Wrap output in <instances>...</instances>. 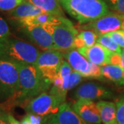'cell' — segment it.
Returning <instances> with one entry per match:
<instances>
[{"label": "cell", "instance_id": "26", "mask_svg": "<svg viewBox=\"0 0 124 124\" xmlns=\"http://www.w3.org/2000/svg\"><path fill=\"white\" fill-rule=\"evenodd\" d=\"M10 37V29L6 22L0 17V41Z\"/></svg>", "mask_w": 124, "mask_h": 124}, {"label": "cell", "instance_id": "11", "mask_svg": "<svg viewBox=\"0 0 124 124\" xmlns=\"http://www.w3.org/2000/svg\"><path fill=\"white\" fill-rule=\"evenodd\" d=\"M45 123L46 124H90L85 121L70 104L66 102L60 106L59 110L55 114L48 116Z\"/></svg>", "mask_w": 124, "mask_h": 124}, {"label": "cell", "instance_id": "16", "mask_svg": "<svg viewBox=\"0 0 124 124\" xmlns=\"http://www.w3.org/2000/svg\"><path fill=\"white\" fill-rule=\"evenodd\" d=\"M41 10L44 13L55 17H64L62 6L59 0H26Z\"/></svg>", "mask_w": 124, "mask_h": 124}, {"label": "cell", "instance_id": "12", "mask_svg": "<svg viewBox=\"0 0 124 124\" xmlns=\"http://www.w3.org/2000/svg\"><path fill=\"white\" fill-rule=\"evenodd\" d=\"M75 97L90 100L108 99L114 97V94L110 90L93 83H87L79 86L75 92Z\"/></svg>", "mask_w": 124, "mask_h": 124}, {"label": "cell", "instance_id": "29", "mask_svg": "<svg viewBox=\"0 0 124 124\" xmlns=\"http://www.w3.org/2000/svg\"><path fill=\"white\" fill-rule=\"evenodd\" d=\"M110 64L119 66L121 65V54L112 53L110 58Z\"/></svg>", "mask_w": 124, "mask_h": 124}, {"label": "cell", "instance_id": "24", "mask_svg": "<svg viewBox=\"0 0 124 124\" xmlns=\"http://www.w3.org/2000/svg\"><path fill=\"white\" fill-rule=\"evenodd\" d=\"M116 124H124V95L116 101Z\"/></svg>", "mask_w": 124, "mask_h": 124}, {"label": "cell", "instance_id": "22", "mask_svg": "<svg viewBox=\"0 0 124 124\" xmlns=\"http://www.w3.org/2000/svg\"><path fill=\"white\" fill-rule=\"evenodd\" d=\"M108 8L124 17V0H104Z\"/></svg>", "mask_w": 124, "mask_h": 124}, {"label": "cell", "instance_id": "4", "mask_svg": "<svg viewBox=\"0 0 124 124\" xmlns=\"http://www.w3.org/2000/svg\"><path fill=\"white\" fill-rule=\"evenodd\" d=\"M51 35L57 50L68 51L74 49V41L79 34L70 20L64 17H58L53 22L42 26Z\"/></svg>", "mask_w": 124, "mask_h": 124}, {"label": "cell", "instance_id": "2", "mask_svg": "<svg viewBox=\"0 0 124 124\" xmlns=\"http://www.w3.org/2000/svg\"><path fill=\"white\" fill-rule=\"evenodd\" d=\"M59 1L80 25L94 22L110 12L104 0H59Z\"/></svg>", "mask_w": 124, "mask_h": 124}, {"label": "cell", "instance_id": "6", "mask_svg": "<svg viewBox=\"0 0 124 124\" xmlns=\"http://www.w3.org/2000/svg\"><path fill=\"white\" fill-rule=\"evenodd\" d=\"M66 99L53 94L45 93L31 99L28 103L25 110L27 113L35 114L41 116H50L55 114Z\"/></svg>", "mask_w": 124, "mask_h": 124}, {"label": "cell", "instance_id": "35", "mask_svg": "<svg viewBox=\"0 0 124 124\" xmlns=\"http://www.w3.org/2000/svg\"><path fill=\"white\" fill-rule=\"evenodd\" d=\"M122 85H124V82H123V84H122Z\"/></svg>", "mask_w": 124, "mask_h": 124}, {"label": "cell", "instance_id": "34", "mask_svg": "<svg viewBox=\"0 0 124 124\" xmlns=\"http://www.w3.org/2000/svg\"><path fill=\"white\" fill-rule=\"evenodd\" d=\"M3 112V110H2V109H1V108L0 107V115H1V114Z\"/></svg>", "mask_w": 124, "mask_h": 124}, {"label": "cell", "instance_id": "8", "mask_svg": "<svg viewBox=\"0 0 124 124\" xmlns=\"http://www.w3.org/2000/svg\"><path fill=\"white\" fill-rule=\"evenodd\" d=\"M63 57L72 67L73 70L78 72L83 77L101 79L102 75L101 66L93 63L75 49L68 50L63 54Z\"/></svg>", "mask_w": 124, "mask_h": 124}, {"label": "cell", "instance_id": "3", "mask_svg": "<svg viewBox=\"0 0 124 124\" xmlns=\"http://www.w3.org/2000/svg\"><path fill=\"white\" fill-rule=\"evenodd\" d=\"M40 53L33 45L17 38L8 37L0 41V60L14 63L35 64Z\"/></svg>", "mask_w": 124, "mask_h": 124}, {"label": "cell", "instance_id": "14", "mask_svg": "<svg viewBox=\"0 0 124 124\" xmlns=\"http://www.w3.org/2000/svg\"><path fill=\"white\" fill-rule=\"evenodd\" d=\"M23 31L26 35L35 44L41 48L47 50H56L53 39L51 35L41 26H23Z\"/></svg>", "mask_w": 124, "mask_h": 124}, {"label": "cell", "instance_id": "18", "mask_svg": "<svg viewBox=\"0 0 124 124\" xmlns=\"http://www.w3.org/2000/svg\"><path fill=\"white\" fill-rule=\"evenodd\" d=\"M103 77L108 80L122 85L124 81V71L123 68L119 66L108 64L101 66Z\"/></svg>", "mask_w": 124, "mask_h": 124}, {"label": "cell", "instance_id": "23", "mask_svg": "<svg viewBox=\"0 0 124 124\" xmlns=\"http://www.w3.org/2000/svg\"><path fill=\"white\" fill-rule=\"evenodd\" d=\"M25 0H0V10L10 11L22 4Z\"/></svg>", "mask_w": 124, "mask_h": 124}, {"label": "cell", "instance_id": "19", "mask_svg": "<svg viewBox=\"0 0 124 124\" xmlns=\"http://www.w3.org/2000/svg\"><path fill=\"white\" fill-rule=\"evenodd\" d=\"M58 17L49 15L47 13H41L36 15H32L28 17L19 19V22L23 26H44L48 23L53 22Z\"/></svg>", "mask_w": 124, "mask_h": 124}, {"label": "cell", "instance_id": "5", "mask_svg": "<svg viewBox=\"0 0 124 124\" xmlns=\"http://www.w3.org/2000/svg\"><path fill=\"white\" fill-rule=\"evenodd\" d=\"M19 90V77L16 64L0 60V101L15 98Z\"/></svg>", "mask_w": 124, "mask_h": 124}, {"label": "cell", "instance_id": "30", "mask_svg": "<svg viewBox=\"0 0 124 124\" xmlns=\"http://www.w3.org/2000/svg\"><path fill=\"white\" fill-rule=\"evenodd\" d=\"M0 124H9L8 119V113L3 111L0 115Z\"/></svg>", "mask_w": 124, "mask_h": 124}, {"label": "cell", "instance_id": "31", "mask_svg": "<svg viewBox=\"0 0 124 124\" xmlns=\"http://www.w3.org/2000/svg\"><path fill=\"white\" fill-rule=\"evenodd\" d=\"M8 119L9 124H22L21 122L16 119L11 114H8Z\"/></svg>", "mask_w": 124, "mask_h": 124}, {"label": "cell", "instance_id": "25", "mask_svg": "<svg viewBox=\"0 0 124 124\" xmlns=\"http://www.w3.org/2000/svg\"><path fill=\"white\" fill-rule=\"evenodd\" d=\"M108 34L115 40V41L121 48L124 49V31L119 30V31L109 32Z\"/></svg>", "mask_w": 124, "mask_h": 124}, {"label": "cell", "instance_id": "32", "mask_svg": "<svg viewBox=\"0 0 124 124\" xmlns=\"http://www.w3.org/2000/svg\"><path fill=\"white\" fill-rule=\"evenodd\" d=\"M21 124H32L31 123V121L27 119L26 116H23V119H22V121H21Z\"/></svg>", "mask_w": 124, "mask_h": 124}, {"label": "cell", "instance_id": "15", "mask_svg": "<svg viewBox=\"0 0 124 124\" xmlns=\"http://www.w3.org/2000/svg\"><path fill=\"white\" fill-rule=\"evenodd\" d=\"M103 124H116V107L114 102L100 100L97 103Z\"/></svg>", "mask_w": 124, "mask_h": 124}, {"label": "cell", "instance_id": "9", "mask_svg": "<svg viewBox=\"0 0 124 124\" xmlns=\"http://www.w3.org/2000/svg\"><path fill=\"white\" fill-rule=\"evenodd\" d=\"M78 28L81 31H94L98 35L119 30L124 31V17L110 12L94 22L79 25Z\"/></svg>", "mask_w": 124, "mask_h": 124}, {"label": "cell", "instance_id": "21", "mask_svg": "<svg viewBox=\"0 0 124 124\" xmlns=\"http://www.w3.org/2000/svg\"><path fill=\"white\" fill-rule=\"evenodd\" d=\"M97 43L102 45L105 48L108 49L112 53L119 54H121V48L108 33L101 35H99Z\"/></svg>", "mask_w": 124, "mask_h": 124}, {"label": "cell", "instance_id": "10", "mask_svg": "<svg viewBox=\"0 0 124 124\" xmlns=\"http://www.w3.org/2000/svg\"><path fill=\"white\" fill-rule=\"evenodd\" d=\"M72 108L87 123L90 124L102 123L97 103L92 100L79 99L73 103Z\"/></svg>", "mask_w": 124, "mask_h": 124}, {"label": "cell", "instance_id": "33", "mask_svg": "<svg viewBox=\"0 0 124 124\" xmlns=\"http://www.w3.org/2000/svg\"><path fill=\"white\" fill-rule=\"evenodd\" d=\"M121 68H124V49L123 48L121 50Z\"/></svg>", "mask_w": 124, "mask_h": 124}, {"label": "cell", "instance_id": "13", "mask_svg": "<svg viewBox=\"0 0 124 124\" xmlns=\"http://www.w3.org/2000/svg\"><path fill=\"white\" fill-rule=\"evenodd\" d=\"M77 50L89 62L99 66L110 64V58L112 53L98 43L91 47L81 48L77 49Z\"/></svg>", "mask_w": 124, "mask_h": 124}, {"label": "cell", "instance_id": "28", "mask_svg": "<svg viewBox=\"0 0 124 124\" xmlns=\"http://www.w3.org/2000/svg\"><path fill=\"white\" fill-rule=\"evenodd\" d=\"M25 116L32 124H42L43 123H45L46 119L44 116L37 115L35 114H31V113H27V115Z\"/></svg>", "mask_w": 124, "mask_h": 124}, {"label": "cell", "instance_id": "7", "mask_svg": "<svg viewBox=\"0 0 124 124\" xmlns=\"http://www.w3.org/2000/svg\"><path fill=\"white\" fill-rule=\"evenodd\" d=\"M63 60V54L57 50H47L41 53L35 65L50 84L57 77Z\"/></svg>", "mask_w": 124, "mask_h": 124}, {"label": "cell", "instance_id": "20", "mask_svg": "<svg viewBox=\"0 0 124 124\" xmlns=\"http://www.w3.org/2000/svg\"><path fill=\"white\" fill-rule=\"evenodd\" d=\"M99 35L92 31H81L76 37L74 41L75 48H89L97 43Z\"/></svg>", "mask_w": 124, "mask_h": 124}, {"label": "cell", "instance_id": "1", "mask_svg": "<svg viewBox=\"0 0 124 124\" xmlns=\"http://www.w3.org/2000/svg\"><path fill=\"white\" fill-rule=\"evenodd\" d=\"M15 64L19 77V90L15 97L17 103L31 100L50 88L51 84L43 76L35 64Z\"/></svg>", "mask_w": 124, "mask_h": 124}, {"label": "cell", "instance_id": "17", "mask_svg": "<svg viewBox=\"0 0 124 124\" xmlns=\"http://www.w3.org/2000/svg\"><path fill=\"white\" fill-rule=\"evenodd\" d=\"M41 13H44L41 10L26 0L22 4L10 11V14L18 19Z\"/></svg>", "mask_w": 124, "mask_h": 124}, {"label": "cell", "instance_id": "27", "mask_svg": "<svg viewBox=\"0 0 124 124\" xmlns=\"http://www.w3.org/2000/svg\"><path fill=\"white\" fill-rule=\"evenodd\" d=\"M82 77H83L78 72L75 70L72 71L70 76V81H69V85H68L69 90L73 88L77 85L79 84L80 81H81Z\"/></svg>", "mask_w": 124, "mask_h": 124}]
</instances>
